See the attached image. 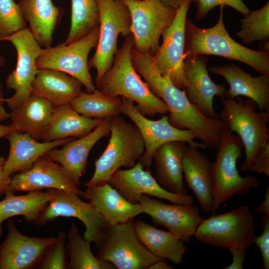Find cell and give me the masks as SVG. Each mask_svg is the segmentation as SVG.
<instances>
[{"instance_id":"6da1fadb","label":"cell","mask_w":269,"mask_h":269,"mask_svg":"<svg viewBox=\"0 0 269 269\" xmlns=\"http://www.w3.org/2000/svg\"><path fill=\"white\" fill-rule=\"evenodd\" d=\"M133 65L144 79L152 93L167 105L169 123L180 130L195 133L207 147H219L225 129L224 124L203 115L188 100L185 91L162 75L156 68L152 55L131 50Z\"/></svg>"},{"instance_id":"7a4b0ae2","label":"cell","mask_w":269,"mask_h":269,"mask_svg":"<svg viewBox=\"0 0 269 269\" xmlns=\"http://www.w3.org/2000/svg\"><path fill=\"white\" fill-rule=\"evenodd\" d=\"M134 46L132 34L125 38L115 55L112 67L96 83L97 90L113 97H121L135 102L136 110L142 115L153 117L169 112L165 103L154 95L143 82L132 63Z\"/></svg>"},{"instance_id":"3957f363","label":"cell","mask_w":269,"mask_h":269,"mask_svg":"<svg viewBox=\"0 0 269 269\" xmlns=\"http://www.w3.org/2000/svg\"><path fill=\"white\" fill-rule=\"evenodd\" d=\"M217 23L208 28L197 27L190 19L185 24L184 53L186 55H212L244 63L261 75L269 76V51H257L234 40L224 22V6H220Z\"/></svg>"},{"instance_id":"277c9868","label":"cell","mask_w":269,"mask_h":269,"mask_svg":"<svg viewBox=\"0 0 269 269\" xmlns=\"http://www.w3.org/2000/svg\"><path fill=\"white\" fill-rule=\"evenodd\" d=\"M222 98L223 109L218 119L225 128L235 133L241 138L245 150V159L241 171L250 172L259 149L269 142V110L257 111V105L250 99L244 100Z\"/></svg>"},{"instance_id":"5b68a950","label":"cell","mask_w":269,"mask_h":269,"mask_svg":"<svg viewBox=\"0 0 269 269\" xmlns=\"http://www.w3.org/2000/svg\"><path fill=\"white\" fill-rule=\"evenodd\" d=\"M110 134L107 147L94 163V173L86 186L108 183L116 170L122 167H133L144 153L143 139L134 123L119 115L113 117Z\"/></svg>"},{"instance_id":"8992f818","label":"cell","mask_w":269,"mask_h":269,"mask_svg":"<svg viewBox=\"0 0 269 269\" xmlns=\"http://www.w3.org/2000/svg\"><path fill=\"white\" fill-rule=\"evenodd\" d=\"M244 146L240 137L225 128L213 164L214 190L212 214L223 203L236 195H243L258 188L260 180L248 175L243 177L237 169L238 159Z\"/></svg>"},{"instance_id":"52a82bcc","label":"cell","mask_w":269,"mask_h":269,"mask_svg":"<svg viewBox=\"0 0 269 269\" xmlns=\"http://www.w3.org/2000/svg\"><path fill=\"white\" fill-rule=\"evenodd\" d=\"M194 236L210 246L246 251L256 236L255 219L247 205L202 219Z\"/></svg>"},{"instance_id":"ba28073f","label":"cell","mask_w":269,"mask_h":269,"mask_svg":"<svg viewBox=\"0 0 269 269\" xmlns=\"http://www.w3.org/2000/svg\"><path fill=\"white\" fill-rule=\"evenodd\" d=\"M100 15L99 37L96 51L88 61L89 69L97 71L96 83L112 67L118 50L120 35L132 34L129 8L123 0H97Z\"/></svg>"},{"instance_id":"9c48e42d","label":"cell","mask_w":269,"mask_h":269,"mask_svg":"<svg viewBox=\"0 0 269 269\" xmlns=\"http://www.w3.org/2000/svg\"><path fill=\"white\" fill-rule=\"evenodd\" d=\"M99 25L81 38L68 44L42 48L36 63L40 69L64 72L78 80L88 93L96 90L89 72L88 56L96 48L99 37Z\"/></svg>"},{"instance_id":"30bf717a","label":"cell","mask_w":269,"mask_h":269,"mask_svg":"<svg viewBox=\"0 0 269 269\" xmlns=\"http://www.w3.org/2000/svg\"><path fill=\"white\" fill-rule=\"evenodd\" d=\"M96 257L118 269H147L162 259L152 254L142 243L133 221L106 229Z\"/></svg>"},{"instance_id":"8fae6325","label":"cell","mask_w":269,"mask_h":269,"mask_svg":"<svg viewBox=\"0 0 269 269\" xmlns=\"http://www.w3.org/2000/svg\"><path fill=\"white\" fill-rule=\"evenodd\" d=\"M132 18L133 47L142 54L153 56L158 50L163 31L173 22L177 9L160 0H123Z\"/></svg>"},{"instance_id":"7c38bea8","label":"cell","mask_w":269,"mask_h":269,"mask_svg":"<svg viewBox=\"0 0 269 269\" xmlns=\"http://www.w3.org/2000/svg\"><path fill=\"white\" fill-rule=\"evenodd\" d=\"M51 191V198L35 223L42 226L58 217L76 218L85 227L84 238L99 249L109 226L103 216L91 203L82 201L75 193L56 189Z\"/></svg>"},{"instance_id":"4fadbf2b","label":"cell","mask_w":269,"mask_h":269,"mask_svg":"<svg viewBox=\"0 0 269 269\" xmlns=\"http://www.w3.org/2000/svg\"><path fill=\"white\" fill-rule=\"evenodd\" d=\"M4 40L10 42L17 53L16 67L5 80L6 88L15 92L11 97L4 99V102L12 111L31 95L32 85L38 71L36 61L42 48L28 28L13 33Z\"/></svg>"},{"instance_id":"5bb4252c","label":"cell","mask_w":269,"mask_h":269,"mask_svg":"<svg viewBox=\"0 0 269 269\" xmlns=\"http://www.w3.org/2000/svg\"><path fill=\"white\" fill-rule=\"evenodd\" d=\"M121 98L120 113L129 118L137 127L144 142L145 150L139 160L144 167L149 168L152 165L153 156L156 150L160 145L168 141H183L197 148L207 147L204 143L194 141L195 139L199 138L193 132L172 126L169 122L168 116L162 115L157 120L148 119L136 110L132 101Z\"/></svg>"},{"instance_id":"9a60e30c","label":"cell","mask_w":269,"mask_h":269,"mask_svg":"<svg viewBox=\"0 0 269 269\" xmlns=\"http://www.w3.org/2000/svg\"><path fill=\"white\" fill-rule=\"evenodd\" d=\"M193 0H184L177 9L172 23L162 33V43L152 56L158 71L169 78L178 88L186 85L184 73L185 24L187 12Z\"/></svg>"},{"instance_id":"2e32d148","label":"cell","mask_w":269,"mask_h":269,"mask_svg":"<svg viewBox=\"0 0 269 269\" xmlns=\"http://www.w3.org/2000/svg\"><path fill=\"white\" fill-rule=\"evenodd\" d=\"M143 167L138 161L132 168L118 169L111 176L108 183L133 204L138 203L141 196L146 195L172 203L193 204V197L190 195L174 193L165 190L152 176L149 168L144 170Z\"/></svg>"},{"instance_id":"e0dca14e","label":"cell","mask_w":269,"mask_h":269,"mask_svg":"<svg viewBox=\"0 0 269 269\" xmlns=\"http://www.w3.org/2000/svg\"><path fill=\"white\" fill-rule=\"evenodd\" d=\"M56 189L74 192L83 198L80 190L64 168L46 154L39 158L31 167L12 176L7 191H30Z\"/></svg>"},{"instance_id":"ac0fdd59","label":"cell","mask_w":269,"mask_h":269,"mask_svg":"<svg viewBox=\"0 0 269 269\" xmlns=\"http://www.w3.org/2000/svg\"><path fill=\"white\" fill-rule=\"evenodd\" d=\"M207 61L205 55L185 56L186 85L183 90L191 104L203 115L219 120L213 99L215 96L225 97L227 89L225 85L216 84L212 80L206 67Z\"/></svg>"},{"instance_id":"d6986e66","label":"cell","mask_w":269,"mask_h":269,"mask_svg":"<svg viewBox=\"0 0 269 269\" xmlns=\"http://www.w3.org/2000/svg\"><path fill=\"white\" fill-rule=\"evenodd\" d=\"M142 213L148 215L157 225L167 228L184 242L190 241L202 218L198 208L181 204H165L146 195L139 202Z\"/></svg>"},{"instance_id":"ffe728a7","label":"cell","mask_w":269,"mask_h":269,"mask_svg":"<svg viewBox=\"0 0 269 269\" xmlns=\"http://www.w3.org/2000/svg\"><path fill=\"white\" fill-rule=\"evenodd\" d=\"M7 234L0 246V269H30L36 267L47 248L56 238L28 237L21 233L14 221L7 224Z\"/></svg>"},{"instance_id":"44dd1931","label":"cell","mask_w":269,"mask_h":269,"mask_svg":"<svg viewBox=\"0 0 269 269\" xmlns=\"http://www.w3.org/2000/svg\"><path fill=\"white\" fill-rule=\"evenodd\" d=\"M112 118L104 119L89 134L69 141L60 149L54 148L46 154L64 168L78 187L81 176L86 171L87 159L91 149L100 139L110 134Z\"/></svg>"},{"instance_id":"7402d4cb","label":"cell","mask_w":269,"mask_h":269,"mask_svg":"<svg viewBox=\"0 0 269 269\" xmlns=\"http://www.w3.org/2000/svg\"><path fill=\"white\" fill-rule=\"evenodd\" d=\"M208 70L223 77L229 84L225 97L234 100L245 96L255 101L260 111L269 110V76L253 77L233 63L214 65Z\"/></svg>"},{"instance_id":"603a6c76","label":"cell","mask_w":269,"mask_h":269,"mask_svg":"<svg viewBox=\"0 0 269 269\" xmlns=\"http://www.w3.org/2000/svg\"><path fill=\"white\" fill-rule=\"evenodd\" d=\"M183 174L202 210L211 213L213 204V164L197 147L190 145L183 158Z\"/></svg>"},{"instance_id":"cb8c5ba5","label":"cell","mask_w":269,"mask_h":269,"mask_svg":"<svg viewBox=\"0 0 269 269\" xmlns=\"http://www.w3.org/2000/svg\"><path fill=\"white\" fill-rule=\"evenodd\" d=\"M6 138L9 141V151L2 168L4 172L9 176L29 169L51 149L74 139V137H68L41 142L29 134L19 131L11 133Z\"/></svg>"},{"instance_id":"d4e9b609","label":"cell","mask_w":269,"mask_h":269,"mask_svg":"<svg viewBox=\"0 0 269 269\" xmlns=\"http://www.w3.org/2000/svg\"><path fill=\"white\" fill-rule=\"evenodd\" d=\"M87 199L105 219L109 226L133 221L142 213L140 204L126 200L109 183L87 186Z\"/></svg>"},{"instance_id":"484cf974","label":"cell","mask_w":269,"mask_h":269,"mask_svg":"<svg viewBox=\"0 0 269 269\" xmlns=\"http://www.w3.org/2000/svg\"><path fill=\"white\" fill-rule=\"evenodd\" d=\"M186 148L185 141H170L160 145L154 153V178L169 192L186 194L183 174V158Z\"/></svg>"},{"instance_id":"4316f807","label":"cell","mask_w":269,"mask_h":269,"mask_svg":"<svg viewBox=\"0 0 269 269\" xmlns=\"http://www.w3.org/2000/svg\"><path fill=\"white\" fill-rule=\"evenodd\" d=\"M28 28L41 47L52 46L53 34L64 11L52 0H19L17 3Z\"/></svg>"},{"instance_id":"83f0119b","label":"cell","mask_w":269,"mask_h":269,"mask_svg":"<svg viewBox=\"0 0 269 269\" xmlns=\"http://www.w3.org/2000/svg\"><path fill=\"white\" fill-rule=\"evenodd\" d=\"M82 86L80 81L64 72L40 69L32 85L31 95L45 99L55 108L69 104L83 91Z\"/></svg>"},{"instance_id":"f1b7e54d","label":"cell","mask_w":269,"mask_h":269,"mask_svg":"<svg viewBox=\"0 0 269 269\" xmlns=\"http://www.w3.org/2000/svg\"><path fill=\"white\" fill-rule=\"evenodd\" d=\"M54 107L48 101L31 95L21 105L11 111L10 118L19 132L43 140Z\"/></svg>"},{"instance_id":"f546056e","label":"cell","mask_w":269,"mask_h":269,"mask_svg":"<svg viewBox=\"0 0 269 269\" xmlns=\"http://www.w3.org/2000/svg\"><path fill=\"white\" fill-rule=\"evenodd\" d=\"M134 225L138 238L152 254L175 264L182 262L187 248L171 232L157 229L140 220L134 222Z\"/></svg>"},{"instance_id":"4dcf8cb0","label":"cell","mask_w":269,"mask_h":269,"mask_svg":"<svg viewBox=\"0 0 269 269\" xmlns=\"http://www.w3.org/2000/svg\"><path fill=\"white\" fill-rule=\"evenodd\" d=\"M103 121L80 115L70 104L55 107L43 140L51 141L68 137H81L91 132Z\"/></svg>"},{"instance_id":"1f68e13d","label":"cell","mask_w":269,"mask_h":269,"mask_svg":"<svg viewBox=\"0 0 269 269\" xmlns=\"http://www.w3.org/2000/svg\"><path fill=\"white\" fill-rule=\"evenodd\" d=\"M5 197L0 201V219L4 220L15 216H23L29 223L35 222L48 205L52 197L51 189L46 191L34 190L27 194L16 196L7 191Z\"/></svg>"},{"instance_id":"d6a6232c","label":"cell","mask_w":269,"mask_h":269,"mask_svg":"<svg viewBox=\"0 0 269 269\" xmlns=\"http://www.w3.org/2000/svg\"><path fill=\"white\" fill-rule=\"evenodd\" d=\"M121 97H113L96 89L93 92L82 91L69 104L85 117L105 119L119 115Z\"/></svg>"},{"instance_id":"836d02e7","label":"cell","mask_w":269,"mask_h":269,"mask_svg":"<svg viewBox=\"0 0 269 269\" xmlns=\"http://www.w3.org/2000/svg\"><path fill=\"white\" fill-rule=\"evenodd\" d=\"M66 245L70 258L67 269H115L108 262L98 259L91 250L90 242L80 235L76 226L72 223L69 229Z\"/></svg>"},{"instance_id":"e575fe53","label":"cell","mask_w":269,"mask_h":269,"mask_svg":"<svg viewBox=\"0 0 269 269\" xmlns=\"http://www.w3.org/2000/svg\"><path fill=\"white\" fill-rule=\"evenodd\" d=\"M97 0H71V25L67 39L68 44L88 34L99 25Z\"/></svg>"},{"instance_id":"d590c367","label":"cell","mask_w":269,"mask_h":269,"mask_svg":"<svg viewBox=\"0 0 269 269\" xmlns=\"http://www.w3.org/2000/svg\"><path fill=\"white\" fill-rule=\"evenodd\" d=\"M241 30L237 35L245 44L260 41V51H269V2L261 8L251 10L241 20Z\"/></svg>"},{"instance_id":"8d00e7d4","label":"cell","mask_w":269,"mask_h":269,"mask_svg":"<svg viewBox=\"0 0 269 269\" xmlns=\"http://www.w3.org/2000/svg\"><path fill=\"white\" fill-rule=\"evenodd\" d=\"M27 28L18 3L14 0H0V41Z\"/></svg>"},{"instance_id":"74e56055","label":"cell","mask_w":269,"mask_h":269,"mask_svg":"<svg viewBox=\"0 0 269 269\" xmlns=\"http://www.w3.org/2000/svg\"><path fill=\"white\" fill-rule=\"evenodd\" d=\"M67 235L60 231L55 241L46 250L37 266L40 269H65L68 267L65 240Z\"/></svg>"},{"instance_id":"f35d334b","label":"cell","mask_w":269,"mask_h":269,"mask_svg":"<svg viewBox=\"0 0 269 269\" xmlns=\"http://www.w3.org/2000/svg\"><path fill=\"white\" fill-rule=\"evenodd\" d=\"M197 11L195 18L200 20L204 18L208 12L217 6H228L240 12L243 16L247 15L250 10L242 0H193Z\"/></svg>"},{"instance_id":"ab89813d","label":"cell","mask_w":269,"mask_h":269,"mask_svg":"<svg viewBox=\"0 0 269 269\" xmlns=\"http://www.w3.org/2000/svg\"><path fill=\"white\" fill-rule=\"evenodd\" d=\"M263 231L260 236H256L253 244L259 249L264 269H269V215H263Z\"/></svg>"},{"instance_id":"60d3db41","label":"cell","mask_w":269,"mask_h":269,"mask_svg":"<svg viewBox=\"0 0 269 269\" xmlns=\"http://www.w3.org/2000/svg\"><path fill=\"white\" fill-rule=\"evenodd\" d=\"M250 172L269 176V142L258 151Z\"/></svg>"},{"instance_id":"b9f144b4","label":"cell","mask_w":269,"mask_h":269,"mask_svg":"<svg viewBox=\"0 0 269 269\" xmlns=\"http://www.w3.org/2000/svg\"><path fill=\"white\" fill-rule=\"evenodd\" d=\"M232 256V262L229 266L225 268V269H242L245 261L246 251L232 249L229 250Z\"/></svg>"},{"instance_id":"7bdbcfd3","label":"cell","mask_w":269,"mask_h":269,"mask_svg":"<svg viewBox=\"0 0 269 269\" xmlns=\"http://www.w3.org/2000/svg\"><path fill=\"white\" fill-rule=\"evenodd\" d=\"M11 177L6 174L2 167L0 168V195L5 194L7 191Z\"/></svg>"},{"instance_id":"ee69618b","label":"cell","mask_w":269,"mask_h":269,"mask_svg":"<svg viewBox=\"0 0 269 269\" xmlns=\"http://www.w3.org/2000/svg\"><path fill=\"white\" fill-rule=\"evenodd\" d=\"M257 213H263V215H269V186L266 188L264 201L255 208Z\"/></svg>"},{"instance_id":"f6af8a7d","label":"cell","mask_w":269,"mask_h":269,"mask_svg":"<svg viewBox=\"0 0 269 269\" xmlns=\"http://www.w3.org/2000/svg\"><path fill=\"white\" fill-rule=\"evenodd\" d=\"M14 131H19V128L15 124L13 123L9 125L0 124V138L6 137L9 134Z\"/></svg>"},{"instance_id":"bcb514c9","label":"cell","mask_w":269,"mask_h":269,"mask_svg":"<svg viewBox=\"0 0 269 269\" xmlns=\"http://www.w3.org/2000/svg\"><path fill=\"white\" fill-rule=\"evenodd\" d=\"M174 268L169 265L166 260L161 259L149 266L147 269H172Z\"/></svg>"},{"instance_id":"7dc6e473","label":"cell","mask_w":269,"mask_h":269,"mask_svg":"<svg viewBox=\"0 0 269 269\" xmlns=\"http://www.w3.org/2000/svg\"><path fill=\"white\" fill-rule=\"evenodd\" d=\"M166 6L177 9L184 0H160Z\"/></svg>"},{"instance_id":"c3c4849f","label":"cell","mask_w":269,"mask_h":269,"mask_svg":"<svg viewBox=\"0 0 269 269\" xmlns=\"http://www.w3.org/2000/svg\"><path fill=\"white\" fill-rule=\"evenodd\" d=\"M10 118V114L6 112L2 106H0V121Z\"/></svg>"},{"instance_id":"681fc988","label":"cell","mask_w":269,"mask_h":269,"mask_svg":"<svg viewBox=\"0 0 269 269\" xmlns=\"http://www.w3.org/2000/svg\"><path fill=\"white\" fill-rule=\"evenodd\" d=\"M4 93L2 85L0 82V106H2L4 102Z\"/></svg>"},{"instance_id":"f907efd6","label":"cell","mask_w":269,"mask_h":269,"mask_svg":"<svg viewBox=\"0 0 269 269\" xmlns=\"http://www.w3.org/2000/svg\"><path fill=\"white\" fill-rule=\"evenodd\" d=\"M5 62V58L0 54V67L2 66Z\"/></svg>"},{"instance_id":"816d5d0a","label":"cell","mask_w":269,"mask_h":269,"mask_svg":"<svg viewBox=\"0 0 269 269\" xmlns=\"http://www.w3.org/2000/svg\"><path fill=\"white\" fill-rule=\"evenodd\" d=\"M4 161H5L4 158L2 156H0V168H1L4 162Z\"/></svg>"},{"instance_id":"f5cc1de1","label":"cell","mask_w":269,"mask_h":269,"mask_svg":"<svg viewBox=\"0 0 269 269\" xmlns=\"http://www.w3.org/2000/svg\"><path fill=\"white\" fill-rule=\"evenodd\" d=\"M2 221L0 219V237L2 235V227H1V223Z\"/></svg>"}]
</instances>
